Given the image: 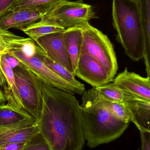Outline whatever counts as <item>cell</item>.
Returning <instances> with one entry per match:
<instances>
[{"label":"cell","mask_w":150,"mask_h":150,"mask_svg":"<svg viewBox=\"0 0 150 150\" xmlns=\"http://www.w3.org/2000/svg\"><path fill=\"white\" fill-rule=\"evenodd\" d=\"M40 133L52 150H82L85 142L81 107L73 94L42 82Z\"/></svg>","instance_id":"6da1fadb"},{"label":"cell","mask_w":150,"mask_h":150,"mask_svg":"<svg viewBox=\"0 0 150 150\" xmlns=\"http://www.w3.org/2000/svg\"><path fill=\"white\" fill-rule=\"evenodd\" d=\"M85 140L90 148L119 138L129 126L117 119L99 100L93 88L85 91L80 105Z\"/></svg>","instance_id":"7a4b0ae2"},{"label":"cell","mask_w":150,"mask_h":150,"mask_svg":"<svg viewBox=\"0 0 150 150\" xmlns=\"http://www.w3.org/2000/svg\"><path fill=\"white\" fill-rule=\"evenodd\" d=\"M113 25L116 39L134 61L143 58L144 38L137 0H113Z\"/></svg>","instance_id":"3957f363"},{"label":"cell","mask_w":150,"mask_h":150,"mask_svg":"<svg viewBox=\"0 0 150 150\" xmlns=\"http://www.w3.org/2000/svg\"><path fill=\"white\" fill-rule=\"evenodd\" d=\"M82 34L81 54L92 56L103 65L112 82L118 70L114 47L108 37L89 22L80 26Z\"/></svg>","instance_id":"277c9868"},{"label":"cell","mask_w":150,"mask_h":150,"mask_svg":"<svg viewBox=\"0 0 150 150\" xmlns=\"http://www.w3.org/2000/svg\"><path fill=\"white\" fill-rule=\"evenodd\" d=\"M95 17L92 6L83 0H66L54 7L38 22L67 30L80 26Z\"/></svg>","instance_id":"5b68a950"},{"label":"cell","mask_w":150,"mask_h":150,"mask_svg":"<svg viewBox=\"0 0 150 150\" xmlns=\"http://www.w3.org/2000/svg\"><path fill=\"white\" fill-rule=\"evenodd\" d=\"M13 71L22 104L26 112L38 122L43 106L42 82L21 63Z\"/></svg>","instance_id":"8992f818"},{"label":"cell","mask_w":150,"mask_h":150,"mask_svg":"<svg viewBox=\"0 0 150 150\" xmlns=\"http://www.w3.org/2000/svg\"><path fill=\"white\" fill-rule=\"evenodd\" d=\"M9 54L17 59L45 84L73 95L76 93L81 94L76 88L49 69L36 55V53L33 56L29 57L20 50L12 51Z\"/></svg>","instance_id":"52a82bcc"},{"label":"cell","mask_w":150,"mask_h":150,"mask_svg":"<svg viewBox=\"0 0 150 150\" xmlns=\"http://www.w3.org/2000/svg\"><path fill=\"white\" fill-rule=\"evenodd\" d=\"M53 7L39 6L8 11L0 18V28L4 30L16 29L22 30L39 22Z\"/></svg>","instance_id":"ba28073f"},{"label":"cell","mask_w":150,"mask_h":150,"mask_svg":"<svg viewBox=\"0 0 150 150\" xmlns=\"http://www.w3.org/2000/svg\"><path fill=\"white\" fill-rule=\"evenodd\" d=\"M75 76L93 87H99L112 82L105 68L86 54H80Z\"/></svg>","instance_id":"9c48e42d"},{"label":"cell","mask_w":150,"mask_h":150,"mask_svg":"<svg viewBox=\"0 0 150 150\" xmlns=\"http://www.w3.org/2000/svg\"><path fill=\"white\" fill-rule=\"evenodd\" d=\"M113 83L134 97L150 101V77H143L127 68L114 78Z\"/></svg>","instance_id":"30bf717a"},{"label":"cell","mask_w":150,"mask_h":150,"mask_svg":"<svg viewBox=\"0 0 150 150\" xmlns=\"http://www.w3.org/2000/svg\"><path fill=\"white\" fill-rule=\"evenodd\" d=\"M64 31L45 35L35 42L52 59L68 69L75 76L64 45Z\"/></svg>","instance_id":"8fae6325"},{"label":"cell","mask_w":150,"mask_h":150,"mask_svg":"<svg viewBox=\"0 0 150 150\" xmlns=\"http://www.w3.org/2000/svg\"><path fill=\"white\" fill-rule=\"evenodd\" d=\"M123 103L139 130L150 132V101L130 95Z\"/></svg>","instance_id":"7c38bea8"},{"label":"cell","mask_w":150,"mask_h":150,"mask_svg":"<svg viewBox=\"0 0 150 150\" xmlns=\"http://www.w3.org/2000/svg\"><path fill=\"white\" fill-rule=\"evenodd\" d=\"M1 65L7 83V86L3 92L8 102L7 104L20 111L26 112L19 97L13 69L9 65L5 54L1 57Z\"/></svg>","instance_id":"4fadbf2b"},{"label":"cell","mask_w":150,"mask_h":150,"mask_svg":"<svg viewBox=\"0 0 150 150\" xmlns=\"http://www.w3.org/2000/svg\"><path fill=\"white\" fill-rule=\"evenodd\" d=\"M82 41V34L80 27H74L65 30L64 32V45L75 76V72L81 54Z\"/></svg>","instance_id":"5bb4252c"},{"label":"cell","mask_w":150,"mask_h":150,"mask_svg":"<svg viewBox=\"0 0 150 150\" xmlns=\"http://www.w3.org/2000/svg\"><path fill=\"white\" fill-rule=\"evenodd\" d=\"M36 55L49 69L76 88L80 92L81 95L83 94L85 91L84 85L77 80L75 76L68 69L52 59L41 47L37 45Z\"/></svg>","instance_id":"9a60e30c"},{"label":"cell","mask_w":150,"mask_h":150,"mask_svg":"<svg viewBox=\"0 0 150 150\" xmlns=\"http://www.w3.org/2000/svg\"><path fill=\"white\" fill-rule=\"evenodd\" d=\"M137 1L144 38L143 59L147 76L150 77V0H137Z\"/></svg>","instance_id":"2e32d148"},{"label":"cell","mask_w":150,"mask_h":150,"mask_svg":"<svg viewBox=\"0 0 150 150\" xmlns=\"http://www.w3.org/2000/svg\"><path fill=\"white\" fill-rule=\"evenodd\" d=\"M34 121L36 120L26 112L18 110L8 104L0 105L1 128L10 127Z\"/></svg>","instance_id":"e0dca14e"},{"label":"cell","mask_w":150,"mask_h":150,"mask_svg":"<svg viewBox=\"0 0 150 150\" xmlns=\"http://www.w3.org/2000/svg\"><path fill=\"white\" fill-rule=\"evenodd\" d=\"M33 41L30 38L20 37L0 28V60L4 54L22 50L26 45Z\"/></svg>","instance_id":"ac0fdd59"},{"label":"cell","mask_w":150,"mask_h":150,"mask_svg":"<svg viewBox=\"0 0 150 150\" xmlns=\"http://www.w3.org/2000/svg\"><path fill=\"white\" fill-rule=\"evenodd\" d=\"M96 96L101 104L106 108L112 114L122 121L126 123L133 122V119L128 108L123 103L107 100L99 96L95 87H93Z\"/></svg>","instance_id":"d6986e66"},{"label":"cell","mask_w":150,"mask_h":150,"mask_svg":"<svg viewBox=\"0 0 150 150\" xmlns=\"http://www.w3.org/2000/svg\"><path fill=\"white\" fill-rule=\"evenodd\" d=\"M95 88L100 97L114 102L123 103L131 95L121 90L113 83H109Z\"/></svg>","instance_id":"ffe728a7"},{"label":"cell","mask_w":150,"mask_h":150,"mask_svg":"<svg viewBox=\"0 0 150 150\" xmlns=\"http://www.w3.org/2000/svg\"><path fill=\"white\" fill-rule=\"evenodd\" d=\"M65 30L61 27L44 24L38 22L23 29L22 31L34 42H36L39 39L43 36L51 33L64 31Z\"/></svg>","instance_id":"44dd1931"},{"label":"cell","mask_w":150,"mask_h":150,"mask_svg":"<svg viewBox=\"0 0 150 150\" xmlns=\"http://www.w3.org/2000/svg\"><path fill=\"white\" fill-rule=\"evenodd\" d=\"M64 1L66 0H16L9 10L16 11L26 8L43 6H50L54 8Z\"/></svg>","instance_id":"7402d4cb"},{"label":"cell","mask_w":150,"mask_h":150,"mask_svg":"<svg viewBox=\"0 0 150 150\" xmlns=\"http://www.w3.org/2000/svg\"><path fill=\"white\" fill-rule=\"evenodd\" d=\"M22 150H52L40 133L26 144Z\"/></svg>","instance_id":"603a6c76"},{"label":"cell","mask_w":150,"mask_h":150,"mask_svg":"<svg viewBox=\"0 0 150 150\" xmlns=\"http://www.w3.org/2000/svg\"><path fill=\"white\" fill-rule=\"evenodd\" d=\"M142 150H150V132L140 130Z\"/></svg>","instance_id":"cb8c5ba5"},{"label":"cell","mask_w":150,"mask_h":150,"mask_svg":"<svg viewBox=\"0 0 150 150\" xmlns=\"http://www.w3.org/2000/svg\"><path fill=\"white\" fill-rule=\"evenodd\" d=\"M16 0H0V18L9 10Z\"/></svg>","instance_id":"d4e9b609"},{"label":"cell","mask_w":150,"mask_h":150,"mask_svg":"<svg viewBox=\"0 0 150 150\" xmlns=\"http://www.w3.org/2000/svg\"><path fill=\"white\" fill-rule=\"evenodd\" d=\"M25 144H7L0 146V150H22Z\"/></svg>","instance_id":"484cf974"},{"label":"cell","mask_w":150,"mask_h":150,"mask_svg":"<svg viewBox=\"0 0 150 150\" xmlns=\"http://www.w3.org/2000/svg\"><path fill=\"white\" fill-rule=\"evenodd\" d=\"M7 62L12 69L19 65L20 62L17 59L9 54H5Z\"/></svg>","instance_id":"4316f807"},{"label":"cell","mask_w":150,"mask_h":150,"mask_svg":"<svg viewBox=\"0 0 150 150\" xmlns=\"http://www.w3.org/2000/svg\"><path fill=\"white\" fill-rule=\"evenodd\" d=\"M1 60H0V89L2 91H3L4 89L7 86V83H6L5 76L1 67Z\"/></svg>","instance_id":"83f0119b"},{"label":"cell","mask_w":150,"mask_h":150,"mask_svg":"<svg viewBox=\"0 0 150 150\" xmlns=\"http://www.w3.org/2000/svg\"><path fill=\"white\" fill-rule=\"evenodd\" d=\"M6 102V98L4 97V94L2 91L0 89V105L5 104Z\"/></svg>","instance_id":"f1b7e54d"}]
</instances>
